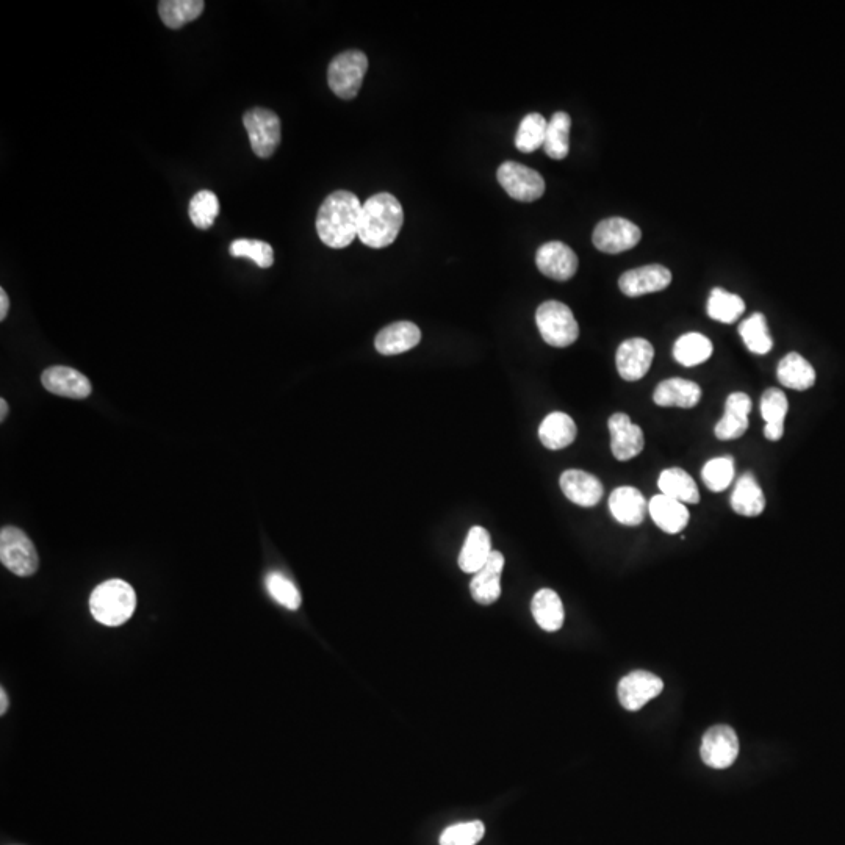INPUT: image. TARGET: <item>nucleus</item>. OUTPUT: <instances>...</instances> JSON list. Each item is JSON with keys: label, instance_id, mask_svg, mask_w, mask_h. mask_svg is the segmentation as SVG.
Returning <instances> with one entry per match:
<instances>
[{"label": "nucleus", "instance_id": "obj_12", "mask_svg": "<svg viewBox=\"0 0 845 845\" xmlns=\"http://www.w3.org/2000/svg\"><path fill=\"white\" fill-rule=\"evenodd\" d=\"M655 357V349L645 338H630L617 349L615 364L622 379L636 382L644 378Z\"/></svg>", "mask_w": 845, "mask_h": 845}, {"label": "nucleus", "instance_id": "obj_17", "mask_svg": "<svg viewBox=\"0 0 845 845\" xmlns=\"http://www.w3.org/2000/svg\"><path fill=\"white\" fill-rule=\"evenodd\" d=\"M559 482L565 497L581 507L597 506L605 493L600 479L583 470H567Z\"/></svg>", "mask_w": 845, "mask_h": 845}, {"label": "nucleus", "instance_id": "obj_7", "mask_svg": "<svg viewBox=\"0 0 845 845\" xmlns=\"http://www.w3.org/2000/svg\"><path fill=\"white\" fill-rule=\"evenodd\" d=\"M243 126L248 132L254 154L260 159H270L281 144V119L267 108H251L243 116Z\"/></svg>", "mask_w": 845, "mask_h": 845}, {"label": "nucleus", "instance_id": "obj_14", "mask_svg": "<svg viewBox=\"0 0 845 845\" xmlns=\"http://www.w3.org/2000/svg\"><path fill=\"white\" fill-rule=\"evenodd\" d=\"M611 450L620 462L631 461L644 450L645 437L641 426L634 425L626 414H614L608 421Z\"/></svg>", "mask_w": 845, "mask_h": 845}, {"label": "nucleus", "instance_id": "obj_11", "mask_svg": "<svg viewBox=\"0 0 845 845\" xmlns=\"http://www.w3.org/2000/svg\"><path fill=\"white\" fill-rule=\"evenodd\" d=\"M664 691V683L655 673L636 670L623 676L619 683L620 705L628 711H639Z\"/></svg>", "mask_w": 845, "mask_h": 845}, {"label": "nucleus", "instance_id": "obj_34", "mask_svg": "<svg viewBox=\"0 0 845 845\" xmlns=\"http://www.w3.org/2000/svg\"><path fill=\"white\" fill-rule=\"evenodd\" d=\"M739 334L748 351H752L753 354L764 356L774 348V340L770 337L769 326L763 313H753L752 317L742 321Z\"/></svg>", "mask_w": 845, "mask_h": 845}, {"label": "nucleus", "instance_id": "obj_33", "mask_svg": "<svg viewBox=\"0 0 845 845\" xmlns=\"http://www.w3.org/2000/svg\"><path fill=\"white\" fill-rule=\"evenodd\" d=\"M204 7L202 0H162L159 15L166 27L177 30L198 19Z\"/></svg>", "mask_w": 845, "mask_h": 845}, {"label": "nucleus", "instance_id": "obj_35", "mask_svg": "<svg viewBox=\"0 0 845 845\" xmlns=\"http://www.w3.org/2000/svg\"><path fill=\"white\" fill-rule=\"evenodd\" d=\"M745 310L744 299L725 288H714L708 299V315L712 320L731 324L741 318Z\"/></svg>", "mask_w": 845, "mask_h": 845}, {"label": "nucleus", "instance_id": "obj_9", "mask_svg": "<svg viewBox=\"0 0 845 845\" xmlns=\"http://www.w3.org/2000/svg\"><path fill=\"white\" fill-rule=\"evenodd\" d=\"M703 763L712 769H728L739 756L738 734L728 725L709 728L700 747Z\"/></svg>", "mask_w": 845, "mask_h": 845}, {"label": "nucleus", "instance_id": "obj_32", "mask_svg": "<svg viewBox=\"0 0 845 845\" xmlns=\"http://www.w3.org/2000/svg\"><path fill=\"white\" fill-rule=\"evenodd\" d=\"M570 130L572 118L569 113L558 112L548 121L547 138H545V154L553 160H564L570 152Z\"/></svg>", "mask_w": 845, "mask_h": 845}, {"label": "nucleus", "instance_id": "obj_24", "mask_svg": "<svg viewBox=\"0 0 845 845\" xmlns=\"http://www.w3.org/2000/svg\"><path fill=\"white\" fill-rule=\"evenodd\" d=\"M492 553V540H490L489 531L482 526H473L468 531L467 539H465L464 547H462L457 562H459L462 572L475 575L486 565Z\"/></svg>", "mask_w": 845, "mask_h": 845}, {"label": "nucleus", "instance_id": "obj_21", "mask_svg": "<svg viewBox=\"0 0 845 845\" xmlns=\"http://www.w3.org/2000/svg\"><path fill=\"white\" fill-rule=\"evenodd\" d=\"M421 342V331L417 324L398 321L379 332L374 340L376 351L382 356H396L414 349Z\"/></svg>", "mask_w": 845, "mask_h": 845}, {"label": "nucleus", "instance_id": "obj_37", "mask_svg": "<svg viewBox=\"0 0 845 845\" xmlns=\"http://www.w3.org/2000/svg\"><path fill=\"white\" fill-rule=\"evenodd\" d=\"M188 213H190L191 223L198 229L207 231L215 223L216 216L220 215V201L213 191H199L191 198Z\"/></svg>", "mask_w": 845, "mask_h": 845}, {"label": "nucleus", "instance_id": "obj_2", "mask_svg": "<svg viewBox=\"0 0 845 845\" xmlns=\"http://www.w3.org/2000/svg\"><path fill=\"white\" fill-rule=\"evenodd\" d=\"M403 223L404 212L401 202L390 193H378L362 205L359 224L360 241L368 248H387L400 235Z\"/></svg>", "mask_w": 845, "mask_h": 845}, {"label": "nucleus", "instance_id": "obj_43", "mask_svg": "<svg viewBox=\"0 0 845 845\" xmlns=\"http://www.w3.org/2000/svg\"><path fill=\"white\" fill-rule=\"evenodd\" d=\"M8 709V695L5 689H0V714L4 716Z\"/></svg>", "mask_w": 845, "mask_h": 845}, {"label": "nucleus", "instance_id": "obj_44", "mask_svg": "<svg viewBox=\"0 0 845 845\" xmlns=\"http://www.w3.org/2000/svg\"><path fill=\"white\" fill-rule=\"evenodd\" d=\"M8 415V404L5 400H0V421H5Z\"/></svg>", "mask_w": 845, "mask_h": 845}, {"label": "nucleus", "instance_id": "obj_5", "mask_svg": "<svg viewBox=\"0 0 845 845\" xmlns=\"http://www.w3.org/2000/svg\"><path fill=\"white\" fill-rule=\"evenodd\" d=\"M368 69L367 55L362 51H346L332 60L328 69L329 88L338 98H356Z\"/></svg>", "mask_w": 845, "mask_h": 845}, {"label": "nucleus", "instance_id": "obj_36", "mask_svg": "<svg viewBox=\"0 0 845 845\" xmlns=\"http://www.w3.org/2000/svg\"><path fill=\"white\" fill-rule=\"evenodd\" d=\"M548 121L540 113H529L522 119L515 135V146L518 151L531 154L543 148L547 138Z\"/></svg>", "mask_w": 845, "mask_h": 845}, {"label": "nucleus", "instance_id": "obj_38", "mask_svg": "<svg viewBox=\"0 0 845 845\" xmlns=\"http://www.w3.org/2000/svg\"><path fill=\"white\" fill-rule=\"evenodd\" d=\"M703 482L712 492H723L731 486L734 479L733 457H716L706 462L702 470Z\"/></svg>", "mask_w": 845, "mask_h": 845}, {"label": "nucleus", "instance_id": "obj_19", "mask_svg": "<svg viewBox=\"0 0 845 845\" xmlns=\"http://www.w3.org/2000/svg\"><path fill=\"white\" fill-rule=\"evenodd\" d=\"M609 511L620 525L639 526L647 515L648 503L641 490L623 486L611 493Z\"/></svg>", "mask_w": 845, "mask_h": 845}, {"label": "nucleus", "instance_id": "obj_13", "mask_svg": "<svg viewBox=\"0 0 845 845\" xmlns=\"http://www.w3.org/2000/svg\"><path fill=\"white\" fill-rule=\"evenodd\" d=\"M536 263L540 273L558 282L570 281L578 270L575 251L562 241H550L540 246Z\"/></svg>", "mask_w": 845, "mask_h": 845}, {"label": "nucleus", "instance_id": "obj_4", "mask_svg": "<svg viewBox=\"0 0 845 845\" xmlns=\"http://www.w3.org/2000/svg\"><path fill=\"white\" fill-rule=\"evenodd\" d=\"M536 323L543 340L554 348H567L579 337V326L569 306L547 301L537 309Z\"/></svg>", "mask_w": 845, "mask_h": 845}, {"label": "nucleus", "instance_id": "obj_8", "mask_svg": "<svg viewBox=\"0 0 845 845\" xmlns=\"http://www.w3.org/2000/svg\"><path fill=\"white\" fill-rule=\"evenodd\" d=\"M498 182L515 201L534 202L545 193V180L534 169L517 162H504L498 168Z\"/></svg>", "mask_w": 845, "mask_h": 845}, {"label": "nucleus", "instance_id": "obj_16", "mask_svg": "<svg viewBox=\"0 0 845 845\" xmlns=\"http://www.w3.org/2000/svg\"><path fill=\"white\" fill-rule=\"evenodd\" d=\"M44 389L63 398L85 400L91 395V382L85 374L69 367H51L41 374Z\"/></svg>", "mask_w": 845, "mask_h": 845}, {"label": "nucleus", "instance_id": "obj_1", "mask_svg": "<svg viewBox=\"0 0 845 845\" xmlns=\"http://www.w3.org/2000/svg\"><path fill=\"white\" fill-rule=\"evenodd\" d=\"M362 204L351 191H335L318 210L317 232L329 248L343 249L359 235Z\"/></svg>", "mask_w": 845, "mask_h": 845}, {"label": "nucleus", "instance_id": "obj_28", "mask_svg": "<svg viewBox=\"0 0 845 845\" xmlns=\"http://www.w3.org/2000/svg\"><path fill=\"white\" fill-rule=\"evenodd\" d=\"M777 376L781 385L800 392L811 389L816 382L813 365L797 353L788 354L781 359Z\"/></svg>", "mask_w": 845, "mask_h": 845}, {"label": "nucleus", "instance_id": "obj_3", "mask_svg": "<svg viewBox=\"0 0 845 845\" xmlns=\"http://www.w3.org/2000/svg\"><path fill=\"white\" fill-rule=\"evenodd\" d=\"M137 608L134 587L123 579H110L99 584L90 598L94 620L105 626L124 625Z\"/></svg>", "mask_w": 845, "mask_h": 845}, {"label": "nucleus", "instance_id": "obj_27", "mask_svg": "<svg viewBox=\"0 0 845 845\" xmlns=\"http://www.w3.org/2000/svg\"><path fill=\"white\" fill-rule=\"evenodd\" d=\"M534 620L548 633L559 631L564 625V605L559 595L551 589H540L531 601Z\"/></svg>", "mask_w": 845, "mask_h": 845}, {"label": "nucleus", "instance_id": "obj_25", "mask_svg": "<svg viewBox=\"0 0 845 845\" xmlns=\"http://www.w3.org/2000/svg\"><path fill=\"white\" fill-rule=\"evenodd\" d=\"M576 429L575 421L570 415L564 412H553L543 418L539 428V439L542 445L548 450H564L575 442Z\"/></svg>", "mask_w": 845, "mask_h": 845}, {"label": "nucleus", "instance_id": "obj_15", "mask_svg": "<svg viewBox=\"0 0 845 845\" xmlns=\"http://www.w3.org/2000/svg\"><path fill=\"white\" fill-rule=\"evenodd\" d=\"M672 282V273L662 265H645L626 271L620 276L619 287L623 295L630 298L648 295V293L662 292Z\"/></svg>", "mask_w": 845, "mask_h": 845}, {"label": "nucleus", "instance_id": "obj_18", "mask_svg": "<svg viewBox=\"0 0 845 845\" xmlns=\"http://www.w3.org/2000/svg\"><path fill=\"white\" fill-rule=\"evenodd\" d=\"M504 569V556L500 551L493 550L489 561L473 576L470 592L473 600L479 605L489 606L500 598L501 573Z\"/></svg>", "mask_w": 845, "mask_h": 845}, {"label": "nucleus", "instance_id": "obj_40", "mask_svg": "<svg viewBox=\"0 0 845 845\" xmlns=\"http://www.w3.org/2000/svg\"><path fill=\"white\" fill-rule=\"evenodd\" d=\"M232 257H246L252 262L259 265L260 268H271L274 263V251L271 245L260 240H248V238H241V240L232 241L231 248Z\"/></svg>", "mask_w": 845, "mask_h": 845}, {"label": "nucleus", "instance_id": "obj_39", "mask_svg": "<svg viewBox=\"0 0 845 845\" xmlns=\"http://www.w3.org/2000/svg\"><path fill=\"white\" fill-rule=\"evenodd\" d=\"M486 835V825L481 820L454 824L443 830L440 845H476Z\"/></svg>", "mask_w": 845, "mask_h": 845}, {"label": "nucleus", "instance_id": "obj_20", "mask_svg": "<svg viewBox=\"0 0 845 845\" xmlns=\"http://www.w3.org/2000/svg\"><path fill=\"white\" fill-rule=\"evenodd\" d=\"M750 412H752L750 396L742 392L731 393L725 403V415L714 429L717 439L736 440L744 436L748 429Z\"/></svg>", "mask_w": 845, "mask_h": 845}, {"label": "nucleus", "instance_id": "obj_31", "mask_svg": "<svg viewBox=\"0 0 845 845\" xmlns=\"http://www.w3.org/2000/svg\"><path fill=\"white\" fill-rule=\"evenodd\" d=\"M712 351H714V346L706 335L689 332L676 340L673 346V357L678 364L691 368L705 364L706 360L712 356Z\"/></svg>", "mask_w": 845, "mask_h": 845}, {"label": "nucleus", "instance_id": "obj_30", "mask_svg": "<svg viewBox=\"0 0 845 845\" xmlns=\"http://www.w3.org/2000/svg\"><path fill=\"white\" fill-rule=\"evenodd\" d=\"M658 487L662 495L683 504L700 503V492L691 475L681 468H669L659 476Z\"/></svg>", "mask_w": 845, "mask_h": 845}, {"label": "nucleus", "instance_id": "obj_41", "mask_svg": "<svg viewBox=\"0 0 845 845\" xmlns=\"http://www.w3.org/2000/svg\"><path fill=\"white\" fill-rule=\"evenodd\" d=\"M267 589L268 594L273 597V600L277 601L279 605L284 606V608L290 609V611H296L301 606L303 598L299 594L298 587L287 576L282 575V573H271V575H268Z\"/></svg>", "mask_w": 845, "mask_h": 845}, {"label": "nucleus", "instance_id": "obj_42", "mask_svg": "<svg viewBox=\"0 0 845 845\" xmlns=\"http://www.w3.org/2000/svg\"><path fill=\"white\" fill-rule=\"evenodd\" d=\"M8 309H10V299H8L7 292L2 288L0 290V320L4 321L7 318Z\"/></svg>", "mask_w": 845, "mask_h": 845}, {"label": "nucleus", "instance_id": "obj_6", "mask_svg": "<svg viewBox=\"0 0 845 845\" xmlns=\"http://www.w3.org/2000/svg\"><path fill=\"white\" fill-rule=\"evenodd\" d=\"M0 561L11 573L18 576L35 575L40 558L35 545L22 529L4 526L0 531Z\"/></svg>", "mask_w": 845, "mask_h": 845}, {"label": "nucleus", "instance_id": "obj_29", "mask_svg": "<svg viewBox=\"0 0 845 845\" xmlns=\"http://www.w3.org/2000/svg\"><path fill=\"white\" fill-rule=\"evenodd\" d=\"M788 398L781 390L769 389L761 396V415L766 420L764 436L777 442L784 434V418L788 415Z\"/></svg>", "mask_w": 845, "mask_h": 845}, {"label": "nucleus", "instance_id": "obj_26", "mask_svg": "<svg viewBox=\"0 0 845 845\" xmlns=\"http://www.w3.org/2000/svg\"><path fill=\"white\" fill-rule=\"evenodd\" d=\"M731 507L736 514L744 517H758L766 507V498L758 481L752 473H745L739 478L731 495Z\"/></svg>", "mask_w": 845, "mask_h": 845}, {"label": "nucleus", "instance_id": "obj_23", "mask_svg": "<svg viewBox=\"0 0 845 845\" xmlns=\"http://www.w3.org/2000/svg\"><path fill=\"white\" fill-rule=\"evenodd\" d=\"M648 512H650L656 526L667 534L681 533L689 523V518H691L686 504L666 497L662 493L651 498L650 504H648Z\"/></svg>", "mask_w": 845, "mask_h": 845}, {"label": "nucleus", "instance_id": "obj_22", "mask_svg": "<svg viewBox=\"0 0 845 845\" xmlns=\"http://www.w3.org/2000/svg\"><path fill=\"white\" fill-rule=\"evenodd\" d=\"M702 400L700 385L686 379L672 378L662 381L653 393V401L661 407L692 409Z\"/></svg>", "mask_w": 845, "mask_h": 845}, {"label": "nucleus", "instance_id": "obj_10", "mask_svg": "<svg viewBox=\"0 0 845 845\" xmlns=\"http://www.w3.org/2000/svg\"><path fill=\"white\" fill-rule=\"evenodd\" d=\"M642 232L636 224L625 218H608L595 227V248L606 254H620L633 249L641 241Z\"/></svg>", "mask_w": 845, "mask_h": 845}]
</instances>
